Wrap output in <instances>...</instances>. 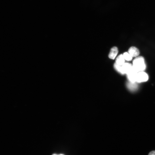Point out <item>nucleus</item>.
Masks as SVG:
<instances>
[{"mask_svg": "<svg viewBox=\"0 0 155 155\" xmlns=\"http://www.w3.org/2000/svg\"><path fill=\"white\" fill-rule=\"evenodd\" d=\"M117 48L115 46L112 47L108 55L109 57L111 59H114L117 56L118 53Z\"/></svg>", "mask_w": 155, "mask_h": 155, "instance_id": "423d86ee", "label": "nucleus"}, {"mask_svg": "<svg viewBox=\"0 0 155 155\" xmlns=\"http://www.w3.org/2000/svg\"><path fill=\"white\" fill-rule=\"evenodd\" d=\"M125 60L123 55L120 54L116 58L115 63L118 65H122L125 63Z\"/></svg>", "mask_w": 155, "mask_h": 155, "instance_id": "0eeeda50", "label": "nucleus"}, {"mask_svg": "<svg viewBox=\"0 0 155 155\" xmlns=\"http://www.w3.org/2000/svg\"><path fill=\"white\" fill-rule=\"evenodd\" d=\"M114 66L116 70L119 73L123 74L121 65H118L115 63Z\"/></svg>", "mask_w": 155, "mask_h": 155, "instance_id": "9d476101", "label": "nucleus"}, {"mask_svg": "<svg viewBox=\"0 0 155 155\" xmlns=\"http://www.w3.org/2000/svg\"><path fill=\"white\" fill-rule=\"evenodd\" d=\"M138 72L133 67L127 74V78L130 82H136V79Z\"/></svg>", "mask_w": 155, "mask_h": 155, "instance_id": "f03ea898", "label": "nucleus"}, {"mask_svg": "<svg viewBox=\"0 0 155 155\" xmlns=\"http://www.w3.org/2000/svg\"><path fill=\"white\" fill-rule=\"evenodd\" d=\"M128 53L132 57H136L137 56L140 54L139 50L136 47L131 46L129 49Z\"/></svg>", "mask_w": 155, "mask_h": 155, "instance_id": "39448f33", "label": "nucleus"}, {"mask_svg": "<svg viewBox=\"0 0 155 155\" xmlns=\"http://www.w3.org/2000/svg\"><path fill=\"white\" fill-rule=\"evenodd\" d=\"M133 66L138 72L143 71L146 68L144 58L141 56L136 57L133 60Z\"/></svg>", "mask_w": 155, "mask_h": 155, "instance_id": "f257e3e1", "label": "nucleus"}, {"mask_svg": "<svg viewBox=\"0 0 155 155\" xmlns=\"http://www.w3.org/2000/svg\"><path fill=\"white\" fill-rule=\"evenodd\" d=\"M125 60L127 61H130L132 59V57L127 52H125L123 54Z\"/></svg>", "mask_w": 155, "mask_h": 155, "instance_id": "1a4fd4ad", "label": "nucleus"}, {"mask_svg": "<svg viewBox=\"0 0 155 155\" xmlns=\"http://www.w3.org/2000/svg\"><path fill=\"white\" fill-rule=\"evenodd\" d=\"M135 82H129L127 84L128 88L131 90H134L137 88V85Z\"/></svg>", "mask_w": 155, "mask_h": 155, "instance_id": "6e6552de", "label": "nucleus"}, {"mask_svg": "<svg viewBox=\"0 0 155 155\" xmlns=\"http://www.w3.org/2000/svg\"><path fill=\"white\" fill-rule=\"evenodd\" d=\"M63 155V154H59V155H58V154H53V155Z\"/></svg>", "mask_w": 155, "mask_h": 155, "instance_id": "f8f14e48", "label": "nucleus"}, {"mask_svg": "<svg viewBox=\"0 0 155 155\" xmlns=\"http://www.w3.org/2000/svg\"><path fill=\"white\" fill-rule=\"evenodd\" d=\"M148 155H155V151H152L149 152Z\"/></svg>", "mask_w": 155, "mask_h": 155, "instance_id": "9b49d317", "label": "nucleus"}, {"mask_svg": "<svg viewBox=\"0 0 155 155\" xmlns=\"http://www.w3.org/2000/svg\"><path fill=\"white\" fill-rule=\"evenodd\" d=\"M148 79V76L147 73L144 71L138 72L137 74L136 82L140 83L146 82Z\"/></svg>", "mask_w": 155, "mask_h": 155, "instance_id": "7ed1b4c3", "label": "nucleus"}, {"mask_svg": "<svg viewBox=\"0 0 155 155\" xmlns=\"http://www.w3.org/2000/svg\"><path fill=\"white\" fill-rule=\"evenodd\" d=\"M123 74H127L132 68L133 65L128 63H125L121 65Z\"/></svg>", "mask_w": 155, "mask_h": 155, "instance_id": "20e7f679", "label": "nucleus"}]
</instances>
